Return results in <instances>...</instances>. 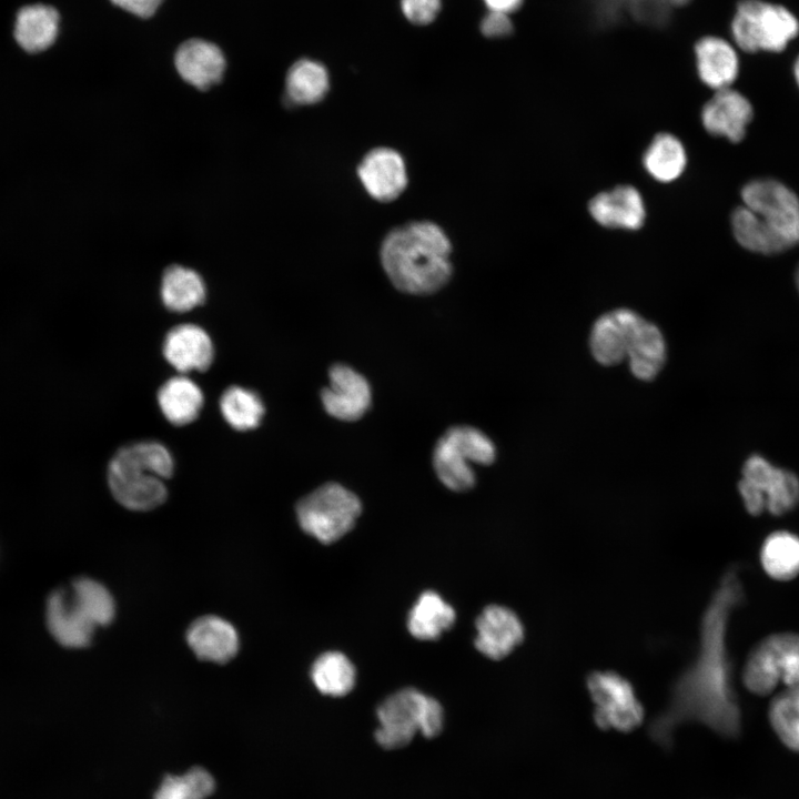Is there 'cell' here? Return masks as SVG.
<instances>
[{"label": "cell", "instance_id": "6da1fadb", "mask_svg": "<svg viewBox=\"0 0 799 799\" xmlns=\"http://www.w3.org/2000/svg\"><path fill=\"white\" fill-rule=\"evenodd\" d=\"M742 599L738 569L731 567L704 611L696 658L676 678L666 709L649 726V736L661 747H671L675 729L687 721L700 722L722 737L738 736L741 716L732 688L727 628Z\"/></svg>", "mask_w": 799, "mask_h": 799}, {"label": "cell", "instance_id": "7a4b0ae2", "mask_svg": "<svg viewBox=\"0 0 799 799\" xmlns=\"http://www.w3.org/2000/svg\"><path fill=\"white\" fill-rule=\"evenodd\" d=\"M452 244L441 226L415 221L393 229L381 245V263L392 284L401 292L427 295L451 279Z\"/></svg>", "mask_w": 799, "mask_h": 799}, {"label": "cell", "instance_id": "3957f363", "mask_svg": "<svg viewBox=\"0 0 799 799\" xmlns=\"http://www.w3.org/2000/svg\"><path fill=\"white\" fill-rule=\"evenodd\" d=\"M169 449L143 441L120 448L109 464L108 482L114 498L131 510H150L168 496L164 481L173 474Z\"/></svg>", "mask_w": 799, "mask_h": 799}, {"label": "cell", "instance_id": "277c9868", "mask_svg": "<svg viewBox=\"0 0 799 799\" xmlns=\"http://www.w3.org/2000/svg\"><path fill=\"white\" fill-rule=\"evenodd\" d=\"M380 722L376 742L393 750L407 746L419 731L426 738L441 734L444 711L441 704L414 688H404L387 697L377 708Z\"/></svg>", "mask_w": 799, "mask_h": 799}, {"label": "cell", "instance_id": "5b68a950", "mask_svg": "<svg viewBox=\"0 0 799 799\" xmlns=\"http://www.w3.org/2000/svg\"><path fill=\"white\" fill-rule=\"evenodd\" d=\"M496 447L482 431L468 425L449 427L437 441L433 452V466L438 479L454 492L474 487L476 476L472 464L490 465Z\"/></svg>", "mask_w": 799, "mask_h": 799}, {"label": "cell", "instance_id": "8992f818", "mask_svg": "<svg viewBox=\"0 0 799 799\" xmlns=\"http://www.w3.org/2000/svg\"><path fill=\"white\" fill-rule=\"evenodd\" d=\"M362 513L360 498L338 483L317 487L296 504L301 528L323 544L346 535Z\"/></svg>", "mask_w": 799, "mask_h": 799}, {"label": "cell", "instance_id": "52a82bcc", "mask_svg": "<svg viewBox=\"0 0 799 799\" xmlns=\"http://www.w3.org/2000/svg\"><path fill=\"white\" fill-rule=\"evenodd\" d=\"M799 32L797 18L785 7L761 0L739 2L731 22L736 44L744 51H782Z\"/></svg>", "mask_w": 799, "mask_h": 799}, {"label": "cell", "instance_id": "ba28073f", "mask_svg": "<svg viewBox=\"0 0 799 799\" xmlns=\"http://www.w3.org/2000/svg\"><path fill=\"white\" fill-rule=\"evenodd\" d=\"M746 688L756 695L770 694L780 682L799 685V634H773L750 651L742 670Z\"/></svg>", "mask_w": 799, "mask_h": 799}, {"label": "cell", "instance_id": "9c48e42d", "mask_svg": "<svg viewBox=\"0 0 799 799\" xmlns=\"http://www.w3.org/2000/svg\"><path fill=\"white\" fill-rule=\"evenodd\" d=\"M738 489L746 509L755 516L763 510L783 515L799 504V478L759 455L745 462Z\"/></svg>", "mask_w": 799, "mask_h": 799}, {"label": "cell", "instance_id": "30bf717a", "mask_svg": "<svg viewBox=\"0 0 799 799\" xmlns=\"http://www.w3.org/2000/svg\"><path fill=\"white\" fill-rule=\"evenodd\" d=\"M586 687L595 705L594 719L599 728L628 732L644 721V707L624 676L610 670L594 671L588 675Z\"/></svg>", "mask_w": 799, "mask_h": 799}, {"label": "cell", "instance_id": "8fae6325", "mask_svg": "<svg viewBox=\"0 0 799 799\" xmlns=\"http://www.w3.org/2000/svg\"><path fill=\"white\" fill-rule=\"evenodd\" d=\"M744 205L791 249L799 244V198L773 179H755L741 189Z\"/></svg>", "mask_w": 799, "mask_h": 799}, {"label": "cell", "instance_id": "7c38bea8", "mask_svg": "<svg viewBox=\"0 0 799 799\" xmlns=\"http://www.w3.org/2000/svg\"><path fill=\"white\" fill-rule=\"evenodd\" d=\"M328 380V385L321 392L325 412L344 422L362 418L372 405V388L367 380L343 363L330 367Z\"/></svg>", "mask_w": 799, "mask_h": 799}, {"label": "cell", "instance_id": "4fadbf2b", "mask_svg": "<svg viewBox=\"0 0 799 799\" xmlns=\"http://www.w3.org/2000/svg\"><path fill=\"white\" fill-rule=\"evenodd\" d=\"M357 175L366 192L380 202L397 199L407 185L404 159L386 146L370 150L357 166Z\"/></svg>", "mask_w": 799, "mask_h": 799}, {"label": "cell", "instance_id": "5bb4252c", "mask_svg": "<svg viewBox=\"0 0 799 799\" xmlns=\"http://www.w3.org/2000/svg\"><path fill=\"white\" fill-rule=\"evenodd\" d=\"M643 317L627 309L601 315L594 324L589 345L593 356L604 365H614L626 358Z\"/></svg>", "mask_w": 799, "mask_h": 799}, {"label": "cell", "instance_id": "9a60e30c", "mask_svg": "<svg viewBox=\"0 0 799 799\" xmlns=\"http://www.w3.org/2000/svg\"><path fill=\"white\" fill-rule=\"evenodd\" d=\"M476 649L489 659L499 660L508 656L523 640L524 626L509 608L489 605L476 619Z\"/></svg>", "mask_w": 799, "mask_h": 799}, {"label": "cell", "instance_id": "2e32d148", "mask_svg": "<svg viewBox=\"0 0 799 799\" xmlns=\"http://www.w3.org/2000/svg\"><path fill=\"white\" fill-rule=\"evenodd\" d=\"M754 118L750 101L737 90L726 88L717 90L701 110V122L705 130L716 136L740 142L747 127Z\"/></svg>", "mask_w": 799, "mask_h": 799}, {"label": "cell", "instance_id": "e0dca14e", "mask_svg": "<svg viewBox=\"0 0 799 799\" xmlns=\"http://www.w3.org/2000/svg\"><path fill=\"white\" fill-rule=\"evenodd\" d=\"M588 211L598 224L610 229L638 230L646 219L644 200L633 185H618L596 194Z\"/></svg>", "mask_w": 799, "mask_h": 799}, {"label": "cell", "instance_id": "ac0fdd59", "mask_svg": "<svg viewBox=\"0 0 799 799\" xmlns=\"http://www.w3.org/2000/svg\"><path fill=\"white\" fill-rule=\"evenodd\" d=\"M163 355L176 371H206L214 357L209 334L195 324H181L171 328L163 341Z\"/></svg>", "mask_w": 799, "mask_h": 799}, {"label": "cell", "instance_id": "d6986e66", "mask_svg": "<svg viewBox=\"0 0 799 799\" xmlns=\"http://www.w3.org/2000/svg\"><path fill=\"white\" fill-rule=\"evenodd\" d=\"M49 631L53 638L68 648H83L90 645L95 626L83 615L70 591H53L45 607Z\"/></svg>", "mask_w": 799, "mask_h": 799}, {"label": "cell", "instance_id": "ffe728a7", "mask_svg": "<svg viewBox=\"0 0 799 799\" xmlns=\"http://www.w3.org/2000/svg\"><path fill=\"white\" fill-rule=\"evenodd\" d=\"M189 647L202 660L224 664L239 651L240 638L227 620L213 615L195 619L186 630Z\"/></svg>", "mask_w": 799, "mask_h": 799}, {"label": "cell", "instance_id": "44dd1931", "mask_svg": "<svg viewBox=\"0 0 799 799\" xmlns=\"http://www.w3.org/2000/svg\"><path fill=\"white\" fill-rule=\"evenodd\" d=\"M174 64L184 81L205 90L222 79L225 58L214 43L203 39H190L176 50Z\"/></svg>", "mask_w": 799, "mask_h": 799}, {"label": "cell", "instance_id": "7402d4cb", "mask_svg": "<svg viewBox=\"0 0 799 799\" xmlns=\"http://www.w3.org/2000/svg\"><path fill=\"white\" fill-rule=\"evenodd\" d=\"M696 67L700 80L715 91L730 88L738 77L736 50L726 40L708 36L695 45Z\"/></svg>", "mask_w": 799, "mask_h": 799}, {"label": "cell", "instance_id": "603a6c76", "mask_svg": "<svg viewBox=\"0 0 799 799\" xmlns=\"http://www.w3.org/2000/svg\"><path fill=\"white\" fill-rule=\"evenodd\" d=\"M60 16L48 4L22 7L16 16L13 37L27 52L38 53L50 48L59 33Z\"/></svg>", "mask_w": 799, "mask_h": 799}, {"label": "cell", "instance_id": "cb8c5ba5", "mask_svg": "<svg viewBox=\"0 0 799 799\" xmlns=\"http://www.w3.org/2000/svg\"><path fill=\"white\" fill-rule=\"evenodd\" d=\"M158 403L162 414L171 424L183 426L199 416L204 396L192 380L186 376H174L160 387Z\"/></svg>", "mask_w": 799, "mask_h": 799}, {"label": "cell", "instance_id": "d4e9b609", "mask_svg": "<svg viewBox=\"0 0 799 799\" xmlns=\"http://www.w3.org/2000/svg\"><path fill=\"white\" fill-rule=\"evenodd\" d=\"M455 621V610L438 594L423 593L408 614L407 628L421 640H435Z\"/></svg>", "mask_w": 799, "mask_h": 799}, {"label": "cell", "instance_id": "484cf974", "mask_svg": "<svg viewBox=\"0 0 799 799\" xmlns=\"http://www.w3.org/2000/svg\"><path fill=\"white\" fill-rule=\"evenodd\" d=\"M643 164L655 180L661 183L672 182L685 171L687 164L685 146L674 134L658 133L645 150Z\"/></svg>", "mask_w": 799, "mask_h": 799}, {"label": "cell", "instance_id": "4316f807", "mask_svg": "<svg viewBox=\"0 0 799 799\" xmlns=\"http://www.w3.org/2000/svg\"><path fill=\"white\" fill-rule=\"evenodd\" d=\"M631 373L639 380H653L666 360V344L659 328L644 317L627 356Z\"/></svg>", "mask_w": 799, "mask_h": 799}, {"label": "cell", "instance_id": "83f0119b", "mask_svg": "<svg viewBox=\"0 0 799 799\" xmlns=\"http://www.w3.org/2000/svg\"><path fill=\"white\" fill-rule=\"evenodd\" d=\"M286 98L297 105H310L325 98L330 80L327 70L320 62L301 59L292 64L286 80Z\"/></svg>", "mask_w": 799, "mask_h": 799}, {"label": "cell", "instance_id": "f1b7e54d", "mask_svg": "<svg viewBox=\"0 0 799 799\" xmlns=\"http://www.w3.org/2000/svg\"><path fill=\"white\" fill-rule=\"evenodd\" d=\"M730 224L736 241L748 251L776 254L790 249L779 235L745 205L732 211Z\"/></svg>", "mask_w": 799, "mask_h": 799}, {"label": "cell", "instance_id": "f546056e", "mask_svg": "<svg viewBox=\"0 0 799 799\" xmlns=\"http://www.w3.org/2000/svg\"><path fill=\"white\" fill-rule=\"evenodd\" d=\"M161 297L170 311H191L202 304L205 299L204 282L193 270L173 265L163 275Z\"/></svg>", "mask_w": 799, "mask_h": 799}, {"label": "cell", "instance_id": "4dcf8cb0", "mask_svg": "<svg viewBox=\"0 0 799 799\" xmlns=\"http://www.w3.org/2000/svg\"><path fill=\"white\" fill-rule=\"evenodd\" d=\"M760 562L773 579L796 578L799 575V537L786 530L770 534L762 544Z\"/></svg>", "mask_w": 799, "mask_h": 799}, {"label": "cell", "instance_id": "1f68e13d", "mask_svg": "<svg viewBox=\"0 0 799 799\" xmlns=\"http://www.w3.org/2000/svg\"><path fill=\"white\" fill-rule=\"evenodd\" d=\"M311 678L320 692L342 697L355 685V668L346 656L337 651H327L316 658L312 665Z\"/></svg>", "mask_w": 799, "mask_h": 799}, {"label": "cell", "instance_id": "d6a6232c", "mask_svg": "<svg viewBox=\"0 0 799 799\" xmlns=\"http://www.w3.org/2000/svg\"><path fill=\"white\" fill-rule=\"evenodd\" d=\"M220 409L227 424L237 431L257 427L265 413L259 394L242 386H231L223 392Z\"/></svg>", "mask_w": 799, "mask_h": 799}, {"label": "cell", "instance_id": "836d02e7", "mask_svg": "<svg viewBox=\"0 0 799 799\" xmlns=\"http://www.w3.org/2000/svg\"><path fill=\"white\" fill-rule=\"evenodd\" d=\"M70 594L79 609L95 627L108 626L113 621L114 599L99 581L89 577L78 578L72 583Z\"/></svg>", "mask_w": 799, "mask_h": 799}, {"label": "cell", "instance_id": "e575fe53", "mask_svg": "<svg viewBox=\"0 0 799 799\" xmlns=\"http://www.w3.org/2000/svg\"><path fill=\"white\" fill-rule=\"evenodd\" d=\"M769 721L780 741L799 751V685L787 687L772 699Z\"/></svg>", "mask_w": 799, "mask_h": 799}, {"label": "cell", "instance_id": "d590c367", "mask_svg": "<svg viewBox=\"0 0 799 799\" xmlns=\"http://www.w3.org/2000/svg\"><path fill=\"white\" fill-rule=\"evenodd\" d=\"M215 788L211 773L193 767L182 776L168 775L153 799H206Z\"/></svg>", "mask_w": 799, "mask_h": 799}, {"label": "cell", "instance_id": "8d00e7d4", "mask_svg": "<svg viewBox=\"0 0 799 799\" xmlns=\"http://www.w3.org/2000/svg\"><path fill=\"white\" fill-rule=\"evenodd\" d=\"M401 7L407 20L422 26L436 18L441 0H401Z\"/></svg>", "mask_w": 799, "mask_h": 799}, {"label": "cell", "instance_id": "74e56055", "mask_svg": "<svg viewBox=\"0 0 799 799\" xmlns=\"http://www.w3.org/2000/svg\"><path fill=\"white\" fill-rule=\"evenodd\" d=\"M481 30L488 38L506 37L512 33L513 23L507 13L489 10L482 20Z\"/></svg>", "mask_w": 799, "mask_h": 799}, {"label": "cell", "instance_id": "f35d334b", "mask_svg": "<svg viewBox=\"0 0 799 799\" xmlns=\"http://www.w3.org/2000/svg\"><path fill=\"white\" fill-rule=\"evenodd\" d=\"M121 9L140 18H150L155 13L162 0H110Z\"/></svg>", "mask_w": 799, "mask_h": 799}, {"label": "cell", "instance_id": "ab89813d", "mask_svg": "<svg viewBox=\"0 0 799 799\" xmlns=\"http://www.w3.org/2000/svg\"><path fill=\"white\" fill-rule=\"evenodd\" d=\"M489 10L492 11H499L504 13H510L515 10H517L522 3L523 0H484Z\"/></svg>", "mask_w": 799, "mask_h": 799}, {"label": "cell", "instance_id": "60d3db41", "mask_svg": "<svg viewBox=\"0 0 799 799\" xmlns=\"http://www.w3.org/2000/svg\"><path fill=\"white\" fill-rule=\"evenodd\" d=\"M653 3L666 8L668 6H681L688 2L689 0H649Z\"/></svg>", "mask_w": 799, "mask_h": 799}, {"label": "cell", "instance_id": "b9f144b4", "mask_svg": "<svg viewBox=\"0 0 799 799\" xmlns=\"http://www.w3.org/2000/svg\"><path fill=\"white\" fill-rule=\"evenodd\" d=\"M793 74H795L796 82L799 87V55H798L797 60L795 61Z\"/></svg>", "mask_w": 799, "mask_h": 799}, {"label": "cell", "instance_id": "7bdbcfd3", "mask_svg": "<svg viewBox=\"0 0 799 799\" xmlns=\"http://www.w3.org/2000/svg\"><path fill=\"white\" fill-rule=\"evenodd\" d=\"M795 280H796V285H797L798 291H799V265H798L797 271H796Z\"/></svg>", "mask_w": 799, "mask_h": 799}]
</instances>
